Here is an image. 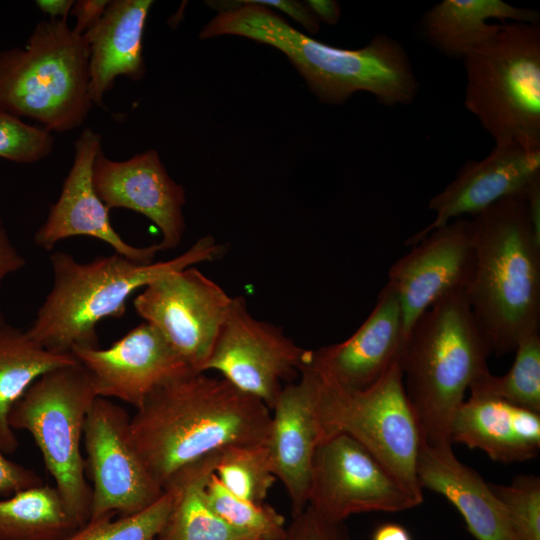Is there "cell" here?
Returning a JSON list of instances; mask_svg holds the SVG:
<instances>
[{
	"label": "cell",
	"instance_id": "1",
	"mask_svg": "<svg viewBox=\"0 0 540 540\" xmlns=\"http://www.w3.org/2000/svg\"><path fill=\"white\" fill-rule=\"evenodd\" d=\"M270 409L222 377L189 372L151 393L130 419L133 442L162 486L222 449L266 444Z\"/></svg>",
	"mask_w": 540,
	"mask_h": 540
},
{
	"label": "cell",
	"instance_id": "2",
	"mask_svg": "<svg viewBox=\"0 0 540 540\" xmlns=\"http://www.w3.org/2000/svg\"><path fill=\"white\" fill-rule=\"evenodd\" d=\"M219 11L199 38L234 35L282 51L319 100L341 104L356 92L372 94L385 106L407 105L419 92V81L405 48L379 34L359 49L333 47L293 28L268 7L244 1H207Z\"/></svg>",
	"mask_w": 540,
	"mask_h": 540
},
{
	"label": "cell",
	"instance_id": "3",
	"mask_svg": "<svg viewBox=\"0 0 540 540\" xmlns=\"http://www.w3.org/2000/svg\"><path fill=\"white\" fill-rule=\"evenodd\" d=\"M471 224L475 267L466 295L491 352L500 356L540 332V241L522 196L499 200Z\"/></svg>",
	"mask_w": 540,
	"mask_h": 540
},
{
	"label": "cell",
	"instance_id": "4",
	"mask_svg": "<svg viewBox=\"0 0 540 540\" xmlns=\"http://www.w3.org/2000/svg\"><path fill=\"white\" fill-rule=\"evenodd\" d=\"M223 246L211 235L199 238L182 254L141 264L119 254L87 263L66 252L50 255L53 286L27 334L55 353L75 348H97V325L106 318H121L129 297L158 278L199 263L212 262Z\"/></svg>",
	"mask_w": 540,
	"mask_h": 540
},
{
	"label": "cell",
	"instance_id": "5",
	"mask_svg": "<svg viewBox=\"0 0 540 540\" xmlns=\"http://www.w3.org/2000/svg\"><path fill=\"white\" fill-rule=\"evenodd\" d=\"M491 353L466 290L438 300L414 322L401 349L399 364L424 444L452 445L455 414L467 389L488 370Z\"/></svg>",
	"mask_w": 540,
	"mask_h": 540
},
{
	"label": "cell",
	"instance_id": "6",
	"mask_svg": "<svg viewBox=\"0 0 540 540\" xmlns=\"http://www.w3.org/2000/svg\"><path fill=\"white\" fill-rule=\"evenodd\" d=\"M89 45L67 19L39 21L23 47L0 52V111L53 133L79 128L94 107Z\"/></svg>",
	"mask_w": 540,
	"mask_h": 540
},
{
	"label": "cell",
	"instance_id": "7",
	"mask_svg": "<svg viewBox=\"0 0 540 540\" xmlns=\"http://www.w3.org/2000/svg\"><path fill=\"white\" fill-rule=\"evenodd\" d=\"M462 60L465 107L495 144L540 150V22L502 23Z\"/></svg>",
	"mask_w": 540,
	"mask_h": 540
},
{
	"label": "cell",
	"instance_id": "8",
	"mask_svg": "<svg viewBox=\"0 0 540 540\" xmlns=\"http://www.w3.org/2000/svg\"><path fill=\"white\" fill-rule=\"evenodd\" d=\"M96 397L88 373L76 362L40 376L9 414L13 430H26L33 437L55 488L79 527L90 518L91 486L85 478L81 441Z\"/></svg>",
	"mask_w": 540,
	"mask_h": 540
},
{
	"label": "cell",
	"instance_id": "9",
	"mask_svg": "<svg viewBox=\"0 0 540 540\" xmlns=\"http://www.w3.org/2000/svg\"><path fill=\"white\" fill-rule=\"evenodd\" d=\"M320 379L318 415L323 439L339 433L349 435L421 504L423 490L416 463L423 441L405 393L399 358L374 384L361 391L345 390Z\"/></svg>",
	"mask_w": 540,
	"mask_h": 540
},
{
	"label": "cell",
	"instance_id": "10",
	"mask_svg": "<svg viewBox=\"0 0 540 540\" xmlns=\"http://www.w3.org/2000/svg\"><path fill=\"white\" fill-rule=\"evenodd\" d=\"M310 350L298 346L282 328L255 318L243 297H233L204 372L213 370L271 411L284 382L308 364Z\"/></svg>",
	"mask_w": 540,
	"mask_h": 540
},
{
	"label": "cell",
	"instance_id": "11",
	"mask_svg": "<svg viewBox=\"0 0 540 540\" xmlns=\"http://www.w3.org/2000/svg\"><path fill=\"white\" fill-rule=\"evenodd\" d=\"M130 419L123 407L103 397H96L87 415L83 440L92 480L89 519L136 514L164 491L135 447Z\"/></svg>",
	"mask_w": 540,
	"mask_h": 540
},
{
	"label": "cell",
	"instance_id": "12",
	"mask_svg": "<svg viewBox=\"0 0 540 540\" xmlns=\"http://www.w3.org/2000/svg\"><path fill=\"white\" fill-rule=\"evenodd\" d=\"M419 504L364 446L347 434L323 440L312 465L308 507L343 523L353 514L401 512Z\"/></svg>",
	"mask_w": 540,
	"mask_h": 540
},
{
	"label": "cell",
	"instance_id": "13",
	"mask_svg": "<svg viewBox=\"0 0 540 540\" xmlns=\"http://www.w3.org/2000/svg\"><path fill=\"white\" fill-rule=\"evenodd\" d=\"M233 297L195 266L144 287L134 308L194 372H204Z\"/></svg>",
	"mask_w": 540,
	"mask_h": 540
},
{
	"label": "cell",
	"instance_id": "14",
	"mask_svg": "<svg viewBox=\"0 0 540 540\" xmlns=\"http://www.w3.org/2000/svg\"><path fill=\"white\" fill-rule=\"evenodd\" d=\"M474 267L472 224L462 218L432 230L394 262L387 284L400 303L404 342L422 313L443 297L467 290Z\"/></svg>",
	"mask_w": 540,
	"mask_h": 540
},
{
	"label": "cell",
	"instance_id": "15",
	"mask_svg": "<svg viewBox=\"0 0 540 540\" xmlns=\"http://www.w3.org/2000/svg\"><path fill=\"white\" fill-rule=\"evenodd\" d=\"M71 353L88 373L97 397L115 398L136 409L160 386L194 372L145 321L108 348H75Z\"/></svg>",
	"mask_w": 540,
	"mask_h": 540
},
{
	"label": "cell",
	"instance_id": "16",
	"mask_svg": "<svg viewBox=\"0 0 540 540\" xmlns=\"http://www.w3.org/2000/svg\"><path fill=\"white\" fill-rule=\"evenodd\" d=\"M101 144V134L91 128H85L76 139L73 163L57 201L50 206L45 222L34 235L35 244L50 250L61 240L87 236L105 242L114 253L134 262L152 263L162 251L159 243L137 247L125 242L111 224L110 210L95 191L92 171Z\"/></svg>",
	"mask_w": 540,
	"mask_h": 540
},
{
	"label": "cell",
	"instance_id": "17",
	"mask_svg": "<svg viewBox=\"0 0 540 540\" xmlns=\"http://www.w3.org/2000/svg\"><path fill=\"white\" fill-rule=\"evenodd\" d=\"M92 180L109 210L130 209L151 220L161 232L162 250L180 245L186 228L185 189L169 176L156 150L123 161L112 160L101 150L93 164Z\"/></svg>",
	"mask_w": 540,
	"mask_h": 540
},
{
	"label": "cell",
	"instance_id": "18",
	"mask_svg": "<svg viewBox=\"0 0 540 540\" xmlns=\"http://www.w3.org/2000/svg\"><path fill=\"white\" fill-rule=\"evenodd\" d=\"M319 375L306 365L284 385L273 407L266 440L274 475L284 485L292 516L308 505L315 452L324 440L318 415Z\"/></svg>",
	"mask_w": 540,
	"mask_h": 540
},
{
	"label": "cell",
	"instance_id": "19",
	"mask_svg": "<svg viewBox=\"0 0 540 540\" xmlns=\"http://www.w3.org/2000/svg\"><path fill=\"white\" fill-rule=\"evenodd\" d=\"M540 178V150L514 143L495 144L481 160H469L456 177L428 204L434 220L413 234L405 245L413 246L432 230L463 215L475 216L492 204L511 196H524Z\"/></svg>",
	"mask_w": 540,
	"mask_h": 540
},
{
	"label": "cell",
	"instance_id": "20",
	"mask_svg": "<svg viewBox=\"0 0 540 540\" xmlns=\"http://www.w3.org/2000/svg\"><path fill=\"white\" fill-rule=\"evenodd\" d=\"M403 343L400 303L386 284L361 326L340 343L310 350L307 365L328 383L361 391L374 384L399 358Z\"/></svg>",
	"mask_w": 540,
	"mask_h": 540
},
{
	"label": "cell",
	"instance_id": "21",
	"mask_svg": "<svg viewBox=\"0 0 540 540\" xmlns=\"http://www.w3.org/2000/svg\"><path fill=\"white\" fill-rule=\"evenodd\" d=\"M416 474L422 490L439 493L454 505L477 540H522L489 483L459 461L451 446L422 442Z\"/></svg>",
	"mask_w": 540,
	"mask_h": 540
},
{
	"label": "cell",
	"instance_id": "22",
	"mask_svg": "<svg viewBox=\"0 0 540 540\" xmlns=\"http://www.w3.org/2000/svg\"><path fill=\"white\" fill-rule=\"evenodd\" d=\"M151 0H112L101 20L84 34L89 45V96L105 109L104 96L119 76L143 78V33Z\"/></svg>",
	"mask_w": 540,
	"mask_h": 540
},
{
	"label": "cell",
	"instance_id": "23",
	"mask_svg": "<svg viewBox=\"0 0 540 540\" xmlns=\"http://www.w3.org/2000/svg\"><path fill=\"white\" fill-rule=\"evenodd\" d=\"M451 440L480 449L497 462H523L540 450V413L504 400L470 395L455 414Z\"/></svg>",
	"mask_w": 540,
	"mask_h": 540
},
{
	"label": "cell",
	"instance_id": "24",
	"mask_svg": "<svg viewBox=\"0 0 540 540\" xmlns=\"http://www.w3.org/2000/svg\"><path fill=\"white\" fill-rule=\"evenodd\" d=\"M536 10L502 0H443L421 19L424 39L440 53L463 59L493 37L502 23H536Z\"/></svg>",
	"mask_w": 540,
	"mask_h": 540
},
{
	"label": "cell",
	"instance_id": "25",
	"mask_svg": "<svg viewBox=\"0 0 540 540\" xmlns=\"http://www.w3.org/2000/svg\"><path fill=\"white\" fill-rule=\"evenodd\" d=\"M215 452L174 473L164 484L171 509L155 540H252L223 521L209 506L206 486L219 457Z\"/></svg>",
	"mask_w": 540,
	"mask_h": 540
},
{
	"label": "cell",
	"instance_id": "26",
	"mask_svg": "<svg viewBox=\"0 0 540 540\" xmlns=\"http://www.w3.org/2000/svg\"><path fill=\"white\" fill-rule=\"evenodd\" d=\"M78 362L72 353H55L33 340L26 331L0 324V449L14 452L18 440L9 424L14 404L43 374Z\"/></svg>",
	"mask_w": 540,
	"mask_h": 540
},
{
	"label": "cell",
	"instance_id": "27",
	"mask_svg": "<svg viewBox=\"0 0 540 540\" xmlns=\"http://www.w3.org/2000/svg\"><path fill=\"white\" fill-rule=\"evenodd\" d=\"M77 528L55 486L42 484L0 500V540H60Z\"/></svg>",
	"mask_w": 540,
	"mask_h": 540
},
{
	"label": "cell",
	"instance_id": "28",
	"mask_svg": "<svg viewBox=\"0 0 540 540\" xmlns=\"http://www.w3.org/2000/svg\"><path fill=\"white\" fill-rule=\"evenodd\" d=\"M514 351V363L506 374L495 376L488 369L470 385V393L540 413V332L523 337Z\"/></svg>",
	"mask_w": 540,
	"mask_h": 540
},
{
	"label": "cell",
	"instance_id": "29",
	"mask_svg": "<svg viewBox=\"0 0 540 540\" xmlns=\"http://www.w3.org/2000/svg\"><path fill=\"white\" fill-rule=\"evenodd\" d=\"M214 474L232 494L258 503L264 501L277 479L265 444L222 449Z\"/></svg>",
	"mask_w": 540,
	"mask_h": 540
},
{
	"label": "cell",
	"instance_id": "30",
	"mask_svg": "<svg viewBox=\"0 0 540 540\" xmlns=\"http://www.w3.org/2000/svg\"><path fill=\"white\" fill-rule=\"evenodd\" d=\"M211 509L228 525L262 540H279L286 530L284 517L264 502L246 500L228 491L213 473L206 486Z\"/></svg>",
	"mask_w": 540,
	"mask_h": 540
},
{
	"label": "cell",
	"instance_id": "31",
	"mask_svg": "<svg viewBox=\"0 0 540 540\" xmlns=\"http://www.w3.org/2000/svg\"><path fill=\"white\" fill-rule=\"evenodd\" d=\"M171 504V495L164 490L157 501L141 512L116 519L112 514L89 519L60 540H155L166 522Z\"/></svg>",
	"mask_w": 540,
	"mask_h": 540
},
{
	"label": "cell",
	"instance_id": "32",
	"mask_svg": "<svg viewBox=\"0 0 540 540\" xmlns=\"http://www.w3.org/2000/svg\"><path fill=\"white\" fill-rule=\"evenodd\" d=\"M522 540H540V479L519 475L510 485L489 483Z\"/></svg>",
	"mask_w": 540,
	"mask_h": 540
},
{
	"label": "cell",
	"instance_id": "33",
	"mask_svg": "<svg viewBox=\"0 0 540 540\" xmlns=\"http://www.w3.org/2000/svg\"><path fill=\"white\" fill-rule=\"evenodd\" d=\"M54 146L51 132L0 111V158L32 164L49 157Z\"/></svg>",
	"mask_w": 540,
	"mask_h": 540
},
{
	"label": "cell",
	"instance_id": "34",
	"mask_svg": "<svg viewBox=\"0 0 540 540\" xmlns=\"http://www.w3.org/2000/svg\"><path fill=\"white\" fill-rule=\"evenodd\" d=\"M279 540H353L343 523L327 521L310 507L292 516Z\"/></svg>",
	"mask_w": 540,
	"mask_h": 540
},
{
	"label": "cell",
	"instance_id": "35",
	"mask_svg": "<svg viewBox=\"0 0 540 540\" xmlns=\"http://www.w3.org/2000/svg\"><path fill=\"white\" fill-rule=\"evenodd\" d=\"M42 484L36 472L9 460L0 449V494L12 495Z\"/></svg>",
	"mask_w": 540,
	"mask_h": 540
},
{
	"label": "cell",
	"instance_id": "36",
	"mask_svg": "<svg viewBox=\"0 0 540 540\" xmlns=\"http://www.w3.org/2000/svg\"><path fill=\"white\" fill-rule=\"evenodd\" d=\"M110 0H77L71 10V15L76 18L74 33L83 36L92 29L103 17Z\"/></svg>",
	"mask_w": 540,
	"mask_h": 540
},
{
	"label": "cell",
	"instance_id": "37",
	"mask_svg": "<svg viewBox=\"0 0 540 540\" xmlns=\"http://www.w3.org/2000/svg\"><path fill=\"white\" fill-rule=\"evenodd\" d=\"M254 3L283 11L310 33H317L320 24L305 3L293 0H252Z\"/></svg>",
	"mask_w": 540,
	"mask_h": 540
},
{
	"label": "cell",
	"instance_id": "38",
	"mask_svg": "<svg viewBox=\"0 0 540 540\" xmlns=\"http://www.w3.org/2000/svg\"><path fill=\"white\" fill-rule=\"evenodd\" d=\"M26 260L12 244L0 217V286L3 279L14 272L21 270ZM5 323L0 309V324Z\"/></svg>",
	"mask_w": 540,
	"mask_h": 540
},
{
	"label": "cell",
	"instance_id": "39",
	"mask_svg": "<svg viewBox=\"0 0 540 540\" xmlns=\"http://www.w3.org/2000/svg\"><path fill=\"white\" fill-rule=\"evenodd\" d=\"M535 237L540 241V178L535 180L523 196Z\"/></svg>",
	"mask_w": 540,
	"mask_h": 540
},
{
	"label": "cell",
	"instance_id": "40",
	"mask_svg": "<svg viewBox=\"0 0 540 540\" xmlns=\"http://www.w3.org/2000/svg\"><path fill=\"white\" fill-rule=\"evenodd\" d=\"M305 4L318 21L336 24L340 17V6L333 0H309Z\"/></svg>",
	"mask_w": 540,
	"mask_h": 540
},
{
	"label": "cell",
	"instance_id": "41",
	"mask_svg": "<svg viewBox=\"0 0 540 540\" xmlns=\"http://www.w3.org/2000/svg\"><path fill=\"white\" fill-rule=\"evenodd\" d=\"M74 2V0H37L35 5L50 19H67Z\"/></svg>",
	"mask_w": 540,
	"mask_h": 540
},
{
	"label": "cell",
	"instance_id": "42",
	"mask_svg": "<svg viewBox=\"0 0 540 540\" xmlns=\"http://www.w3.org/2000/svg\"><path fill=\"white\" fill-rule=\"evenodd\" d=\"M372 540H412L409 531L401 524L389 522L379 525Z\"/></svg>",
	"mask_w": 540,
	"mask_h": 540
},
{
	"label": "cell",
	"instance_id": "43",
	"mask_svg": "<svg viewBox=\"0 0 540 540\" xmlns=\"http://www.w3.org/2000/svg\"><path fill=\"white\" fill-rule=\"evenodd\" d=\"M252 540H262V539H252Z\"/></svg>",
	"mask_w": 540,
	"mask_h": 540
}]
</instances>
